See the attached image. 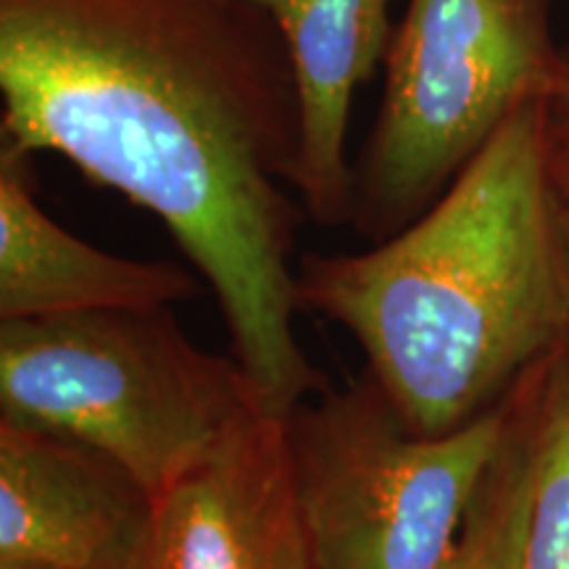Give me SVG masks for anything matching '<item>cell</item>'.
Instances as JSON below:
<instances>
[{
    "label": "cell",
    "mask_w": 569,
    "mask_h": 569,
    "mask_svg": "<svg viewBox=\"0 0 569 569\" xmlns=\"http://www.w3.org/2000/svg\"><path fill=\"white\" fill-rule=\"evenodd\" d=\"M525 380L515 390L507 438L469 509L448 569H525V528L530 507V422Z\"/></svg>",
    "instance_id": "cell-11"
},
{
    "label": "cell",
    "mask_w": 569,
    "mask_h": 569,
    "mask_svg": "<svg viewBox=\"0 0 569 569\" xmlns=\"http://www.w3.org/2000/svg\"><path fill=\"white\" fill-rule=\"evenodd\" d=\"M298 309L343 327L419 436L475 422L569 340V246L543 96L422 217L361 253L298 256Z\"/></svg>",
    "instance_id": "cell-2"
},
{
    "label": "cell",
    "mask_w": 569,
    "mask_h": 569,
    "mask_svg": "<svg viewBox=\"0 0 569 569\" xmlns=\"http://www.w3.org/2000/svg\"><path fill=\"white\" fill-rule=\"evenodd\" d=\"M393 0H261L293 63L301 148L293 190L309 222H348L353 98L386 61Z\"/></svg>",
    "instance_id": "cell-8"
},
{
    "label": "cell",
    "mask_w": 569,
    "mask_h": 569,
    "mask_svg": "<svg viewBox=\"0 0 569 569\" xmlns=\"http://www.w3.org/2000/svg\"><path fill=\"white\" fill-rule=\"evenodd\" d=\"M30 161L0 148V319L156 309L201 293L190 269L109 253L48 217Z\"/></svg>",
    "instance_id": "cell-9"
},
{
    "label": "cell",
    "mask_w": 569,
    "mask_h": 569,
    "mask_svg": "<svg viewBox=\"0 0 569 569\" xmlns=\"http://www.w3.org/2000/svg\"><path fill=\"white\" fill-rule=\"evenodd\" d=\"M127 569H315L282 417L256 419L156 496Z\"/></svg>",
    "instance_id": "cell-6"
},
{
    "label": "cell",
    "mask_w": 569,
    "mask_h": 569,
    "mask_svg": "<svg viewBox=\"0 0 569 569\" xmlns=\"http://www.w3.org/2000/svg\"><path fill=\"white\" fill-rule=\"evenodd\" d=\"M557 56L551 0H407L346 224L380 243L422 217L511 111L543 96Z\"/></svg>",
    "instance_id": "cell-4"
},
{
    "label": "cell",
    "mask_w": 569,
    "mask_h": 569,
    "mask_svg": "<svg viewBox=\"0 0 569 569\" xmlns=\"http://www.w3.org/2000/svg\"><path fill=\"white\" fill-rule=\"evenodd\" d=\"M543 103L553 153L569 167V46L559 48L549 84L543 90Z\"/></svg>",
    "instance_id": "cell-12"
},
{
    "label": "cell",
    "mask_w": 569,
    "mask_h": 569,
    "mask_svg": "<svg viewBox=\"0 0 569 569\" xmlns=\"http://www.w3.org/2000/svg\"><path fill=\"white\" fill-rule=\"evenodd\" d=\"M553 151V146H551ZM553 172H557L559 184V198H561V217H565V232H567V246H569V167L553 153Z\"/></svg>",
    "instance_id": "cell-13"
},
{
    "label": "cell",
    "mask_w": 569,
    "mask_h": 569,
    "mask_svg": "<svg viewBox=\"0 0 569 569\" xmlns=\"http://www.w3.org/2000/svg\"><path fill=\"white\" fill-rule=\"evenodd\" d=\"M267 415L238 359L198 348L169 306L0 319V419L109 453L151 498Z\"/></svg>",
    "instance_id": "cell-3"
},
{
    "label": "cell",
    "mask_w": 569,
    "mask_h": 569,
    "mask_svg": "<svg viewBox=\"0 0 569 569\" xmlns=\"http://www.w3.org/2000/svg\"><path fill=\"white\" fill-rule=\"evenodd\" d=\"M0 569H48V567H27V565H11V567H0Z\"/></svg>",
    "instance_id": "cell-14"
},
{
    "label": "cell",
    "mask_w": 569,
    "mask_h": 569,
    "mask_svg": "<svg viewBox=\"0 0 569 569\" xmlns=\"http://www.w3.org/2000/svg\"><path fill=\"white\" fill-rule=\"evenodd\" d=\"M151 507L109 453L0 419V567L127 569Z\"/></svg>",
    "instance_id": "cell-7"
},
{
    "label": "cell",
    "mask_w": 569,
    "mask_h": 569,
    "mask_svg": "<svg viewBox=\"0 0 569 569\" xmlns=\"http://www.w3.org/2000/svg\"><path fill=\"white\" fill-rule=\"evenodd\" d=\"M530 507L525 569H569V340L525 380Z\"/></svg>",
    "instance_id": "cell-10"
},
{
    "label": "cell",
    "mask_w": 569,
    "mask_h": 569,
    "mask_svg": "<svg viewBox=\"0 0 569 569\" xmlns=\"http://www.w3.org/2000/svg\"><path fill=\"white\" fill-rule=\"evenodd\" d=\"M0 127L172 232L272 415L327 386L296 332L293 63L261 0H0Z\"/></svg>",
    "instance_id": "cell-1"
},
{
    "label": "cell",
    "mask_w": 569,
    "mask_h": 569,
    "mask_svg": "<svg viewBox=\"0 0 569 569\" xmlns=\"http://www.w3.org/2000/svg\"><path fill=\"white\" fill-rule=\"evenodd\" d=\"M517 390V388H515ZM515 393L443 436H419L367 372L282 417L315 569H448Z\"/></svg>",
    "instance_id": "cell-5"
}]
</instances>
